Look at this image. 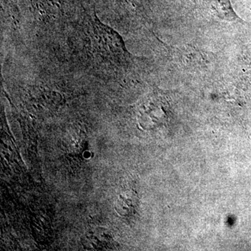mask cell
<instances>
[{
  "label": "cell",
  "mask_w": 251,
  "mask_h": 251,
  "mask_svg": "<svg viewBox=\"0 0 251 251\" xmlns=\"http://www.w3.org/2000/svg\"><path fill=\"white\" fill-rule=\"evenodd\" d=\"M196 9L211 18L224 22L246 23L232 7L230 0H191Z\"/></svg>",
  "instance_id": "cell-1"
}]
</instances>
